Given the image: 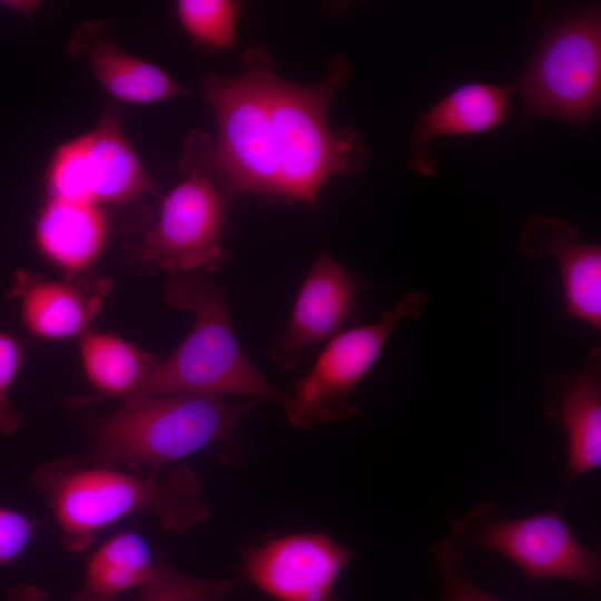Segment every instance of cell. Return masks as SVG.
Returning a JSON list of instances; mask_svg holds the SVG:
<instances>
[{"label": "cell", "instance_id": "44dd1931", "mask_svg": "<svg viewBox=\"0 0 601 601\" xmlns=\"http://www.w3.org/2000/svg\"><path fill=\"white\" fill-rule=\"evenodd\" d=\"M240 4L230 0H181L177 16L196 42L210 49L235 47Z\"/></svg>", "mask_w": 601, "mask_h": 601}, {"label": "cell", "instance_id": "2e32d148", "mask_svg": "<svg viewBox=\"0 0 601 601\" xmlns=\"http://www.w3.org/2000/svg\"><path fill=\"white\" fill-rule=\"evenodd\" d=\"M68 49L85 59L99 83L122 102L151 104L186 93L158 66L126 52L106 38L96 23L80 26Z\"/></svg>", "mask_w": 601, "mask_h": 601}, {"label": "cell", "instance_id": "5bb4252c", "mask_svg": "<svg viewBox=\"0 0 601 601\" xmlns=\"http://www.w3.org/2000/svg\"><path fill=\"white\" fill-rule=\"evenodd\" d=\"M543 413L566 435L564 492L601 465V349L593 347L578 371L552 374Z\"/></svg>", "mask_w": 601, "mask_h": 601}, {"label": "cell", "instance_id": "52a82bcc", "mask_svg": "<svg viewBox=\"0 0 601 601\" xmlns=\"http://www.w3.org/2000/svg\"><path fill=\"white\" fill-rule=\"evenodd\" d=\"M561 508L510 519L494 502H486L455 521L451 532L465 545L506 558L532 582L565 580L595 592L601 580L600 544L584 548Z\"/></svg>", "mask_w": 601, "mask_h": 601}, {"label": "cell", "instance_id": "9a60e30c", "mask_svg": "<svg viewBox=\"0 0 601 601\" xmlns=\"http://www.w3.org/2000/svg\"><path fill=\"white\" fill-rule=\"evenodd\" d=\"M511 88L469 83L452 91L417 120L410 139V167L435 176L437 161L430 151L439 136L469 135L500 125L509 110Z\"/></svg>", "mask_w": 601, "mask_h": 601}, {"label": "cell", "instance_id": "ba28073f", "mask_svg": "<svg viewBox=\"0 0 601 601\" xmlns=\"http://www.w3.org/2000/svg\"><path fill=\"white\" fill-rule=\"evenodd\" d=\"M428 302L422 290L407 292L374 323L348 327L327 342L312 370L284 402L290 426L309 428L357 416L351 395L380 358L390 336L405 319L420 318Z\"/></svg>", "mask_w": 601, "mask_h": 601}, {"label": "cell", "instance_id": "d4e9b609", "mask_svg": "<svg viewBox=\"0 0 601 601\" xmlns=\"http://www.w3.org/2000/svg\"><path fill=\"white\" fill-rule=\"evenodd\" d=\"M38 528L32 518L0 505V564L16 561L30 544Z\"/></svg>", "mask_w": 601, "mask_h": 601}, {"label": "cell", "instance_id": "603a6c76", "mask_svg": "<svg viewBox=\"0 0 601 601\" xmlns=\"http://www.w3.org/2000/svg\"><path fill=\"white\" fill-rule=\"evenodd\" d=\"M430 554L442 579V601H502L461 570L465 544L454 533L434 543Z\"/></svg>", "mask_w": 601, "mask_h": 601}, {"label": "cell", "instance_id": "4fadbf2b", "mask_svg": "<svg viewBox=\"0 0 601 601\" xmlns=\"http://www.w3.org/2000/svg\"><path fill=\"white\" fill-rule=\"evenodd\" d=\"M519 249L532 259L552 257L562 283V314L600 331V246L581 242L579 230L566 220L533 215L524 227Z\"/></svg>", "mask_w": 601, "mask_h": 601}, {"label": "cell", "instance_id": "e0dca14e", "mask_svg": "<svg viewBox=\"0 0 601 601\" xmlns=\"http://www.w3.org/2000/svg\"><path fill=\"white\" fill-rule=\"evenodd\" d=\"M13 293L20 298L24 326L45 338L82 334L102 298V294L81 283L48 282L24 274L19 276Z\"/></svg>", "mask_w": 601, "mask_h": 601}, {"label": "cell", "instance_id": "d6986e66", "mask_svg": "<svg viewBox=\"0 0 601 601\" xmlns=\"http://www.w3.org/2000/svg\"><path fill=\"white\" fill-rule=\"evenodd\" d=\"M157 564L139 533L116 534L88 558L82 583L71 601H118L120 594L140 589Z\"/></svg>", "mask_w": 601, "mask_h": 601}, {"label": "cell", "instance_id": "277c9868", "mask_svg": "<svg viewBox=\"0 0 601 601\" xmlns=\"http://www.w3.org/2000/svg\"><path fill=\"white\" fill-rule=\"evenodd\" d=\"M349 75L342 58H335L326 77L315 85L292 83L270 72L268 102L279 198L314 205L331 176L365 165L367 154L356 135L336 132L328 121L331 100Z\"/></svg>", "mask_w": 601, "mask_h": 601}, {"label": "cell", "instance_id": "cb8c5ba5", "mask_svg": "<svg viewBox=\"0 0 601 601\" xmlns=\"http://www.w3.org/2000/svg\"><path fill=\"white\" fill-rule=\"evenodd\" d=\"M23 351L10 334L0 332V433L12 434L22 418L9 398L10 388L21 367Z\"/></svg>", "mask_w": 601, "mask_h": 601}, {"label": "cell", "instance_id": "30bf717a", "mask_svg": "<svg viewBox=\"0 0 601 601\" xmlns=\"http://www.w3.org/2000/svg\"><path fill=\"white\" fill-rule=\"evenodd\" d=\"M48 184L55 199L96 206L125 204L149 189L142 165L112 108L92 130L57 148Z\"/></svg>", "mask_w": 601, "mask_h": 601}, {"label": "cell", "instance_id": "ac0fdd59", "mask_svg": "<svg viewBox=\"0 0 601 601\" xmlns=\"http://www.w3.org/2000/svg\"><path fill=\"white\" fill-rule=\"evenodd\" d=\"M107 223L96 205L52 198L36 228L45 255L71 273L88 267L100 254Z\"/></svg>", "mask_w": 601, "mask_h": 601}, {"label": "cell", "instance_id": "8fae6325", "mask_svg": "<svg viewBox=\"0 0 601 601\" xmlns=\"http://www.w3.org/2000/svg\"><path fill=\"white\" fill-rule=\"evenodd\" d=\"M366 286L359 275L322 252L302 282L286 328L269 342L272 361L294 370L307 348L328 342L356 322L359 295Z\"/></svg>", "mask_w": 601, "mask_h": 601}, {"label": "cell", "instance_id": "6da1fadb", "mask_svg": "<svg viewBox=\"0 0 601 601\" xmlns=\"http://www.w3.org/2000/svg\"><path fill=\"white\" fill-rule=\"evenodd\" d=\"M33 485L46 496L69 552H82L107 526L127 516L148 513L174 533L209 518L198 474L176 466L166 480L134 475L116 467L56 461L38 466Z\"/></svg>", "mask_w": 601, "mask_h": 601}, {"label": "cell", "instance_id": "8992f818", "mask_svg": "<svg viewBox=\"0 0 601 601\" xmlns=\"http://www.w3.org/2000/svg\"><path fill=\"white\" fill-rule=\"evenodd\" d=\"M187 141L184 177L162 199L158 220L140 246L144 260L179 274L210 270L225 257L230 196L210 166L207 137L195 132Z\"/></svg>", "mask_w": 601, "mask_h": 601}, {"label": "cell", "instance_id": "7c38bea8", "mask_svg": "<svg viewBox=\"0 0 601 601\" xmlns=\"http://www.w3.org/2000/svg\"><path fill=\"white\" fill-rule=\"evenodd\" d=\"M355 553L318 533H296L245 552L243 572L276 601H337L335 584Z\"/></svg>", "mask_w": 601, "mask_h": 601}, {"label": "cell", "instance_id": "9c48e42d", "mask_svg": "<svg viewBox=\"0 0 601 601\" xmlns=\"http://www.w3.org/2000/svg\"><path fill=\"white\" fill-rule=\"evenodd\" d=\"M601 89V23L585 10L549 33L522 81L528 110L584 124L595 112Z\"/></svg>", "mask_w": 601, "mask_h": 601}, {"label": "cell", "instance_id": "3957f363", "mask_svg": "<svg viewBox=\"0 0 601 601\" xmlns=\"http://www.w3.org/2000/svg\"><path fill=\"white\" fill-rule=\"evenodd\" d=\"M165 300L193 312L185 341L160 362L140 393L234 395L284 404L287 393L273 385L242 348L225 292L199 272L180 273L167 284Z\"/></svg>", "mask_w": 601, "mask_h": 601}, {"label": "cell", "instance_id": "5b68a950", "mask_svg": "<svg viewBox=\"0 0 601 601\" xmlns=\"http://www.w3.org/2000/svg\"><path fill=\"white\" fill-rule=\"evenodd\" d=\"M238 76H207L204 90L217 121L210 166L226 191L279 198V171L272 140L264 50L252 49Z\"/></svg>", "mask_w": 601, "mask_h": 601}, {"label": "cell", "instance_id": "484cf974", "mask_svg": "<svg viewBox=\"0 0 601 601\" xmlns=\"http://www.w3.org/2000/svg\"><path fill=\"white\" fill-rule=\"evenodd\" d=\"M14 601H41V593L37 589H30L14 595Z\"/></svg>", "mask_w": 601, "mask_h": 601}, {"label": "cell", "instance_id": "7402d4cb", "mask_svg": "<svg viewBox=\"0 0 601 601\" xmlns=\"http://www.w3.org/2000/svg\"><path fill=\"white\" fill-rule=\"evenodd\" d=\"M233 589L228 579H201L158 562L150 579L139 589V601H219Z\"/></svg>", "mask_w": 601, "mask_h": 601}, {"label": "cell", "instance_id": "ffe728a7", "mask_svg": "<svg viewBox=\"0 0 601 601\" xmlns=\"http://www.w3.org/2000/svg\"><path fill=\"white\" fill-rule=\"evenodd\" d=\"M86 375L101 397L140 393L160 361L111 335L86 331L80 337Z\"/></svg>", "mask_w": 601, "mask_h": 601}, {"label": "cell", "instance_id": "7a4b0ae2", "mask_svg": "<svg viewBox=\"0 0 601 601\" xmlns=\"http://www.w3.org/2000/svg\"><path fill=\"white\" fill-rule=\"evenodd\" d=\"M257 403L196 394L129 395L92 425L90 463L141 467L158 477L167 464L230 439Z\"/></svg>", "mask_w": 601, "mask_h": 601}]
</instances>
